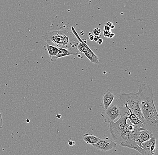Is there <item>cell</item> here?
Instances as JSON below:
<instances>
[{
  "mask_svg": "<svg viewBox=\"0 0 158 155\" xmlns=\"http://www.w3.org/2000/svg\"><path fill=\"white\" fill-rule=\"evenodd\" d=\"M137 95L144 117L143 128L151 132L158 139V115L153 100L152 88L150 85L142 83L139 85Z\"/></svg>",
  "mask_w": 158,
  "mask_h": 155,
  "instance_id": "obj_1",
  "label": "cell"
},
{
  "mask_svg": "<svg viewBox=\"0 0 158 155\" xmlns=\"http://www.w3.org/2000/svg\"><path fill=\"white\" fill-rule=\"evenodd\" d=\"M42 38L45 42L54 43L58 48L69 49L79 55L77 46L79 41L73 33L68 31H46Z\"/></svg>",
  "mask_w": 158,
  "mask_h": 155,
  "instance_id": "obj_2",
  "label": "cell"
},
{
  "mask_svg": "<svg viewBox=\"0 0 158 155\" xmlns=\"http://www.w3.org/2000/svg\"><path fill=\"white\" fill-rule=\"evenodd\" d=\"M114 100L119 106L126 109H130L140 121L144 122V117L139 107L137 93H119L116 95Z\"/></svg>",
  "mask_w": 158,
  "mask_h": 155,
  "instance_id": "obj_3",
  "label": "cell"
},
{
  "mask_svg": "<svg viewBox=\"0 0 158 155\" xmlns=\"http://www.w3.org/2000/svg\"><path fill=\"white\" fill-rule=\"evenodd\" d=\"M128 110L118 105L115 100L106 109H104L101 116L104 118V121L106 123L113 122L121 115L126 116Z\"/></svg>",
  "mask_w": 158,
  "mask_h": 155,
  "instance_id": "obj_4",
  "label": "cell"
},
{
  "mask_svg": "<svg viewBox=\"0 0 158 155\" xmlns=\"http://www.w3.org/2000/svg\"><path fill=\"white\" fill-rule=\"evenodd\" d=\"M128 120V116L121 115L116 122L113 121L109 123L110 134L113 141L117 145H120L121 135Z\"/></svg>",
  "mask_w": 158,
  "mask_h": 155,
  "instance_id": "obj_5",
  "label": "cell"
},
{
  "mask_svg": "<svg viewBox=\"0 0 158 155\" xmlns=\"http://www.w3.org/2000/svg\"><path fill=\"white\" fill-rule=\"evenodd\" d=\"M158 139L154 136L149 141L138 146L134 149L140 153L142 155H158Z\"/></svg>",
  "mask_w": 158,
  "mask_h": 155,
  "instance_id": "obj_6",
  "label": "cell"
},
{
  "mask_svg": "<svg viewBox=\"0 0 158 155\" xmlns=\"http://www.w3.org/2000/svg\"><path fill=\"white\" fill-rule=\"evenodd\" d=\"M72 29L73 33L79 41V43L77 46L78 50L81 53H84L86 57L88 58L89 61H90L91 63H94V64L98 63L99 62V59L98 56L89 48L86 42H84L83 40L81 39L75 31V30L73 27H72Z\"/></svg>",
  "mask_w": 158,
  "mask_h": 155,
  "instance_id": "obj_7",
  "label": "cell"
},
{
  "mask_svg": "<svg viewBox=\"0 0 158 155\" xmlns=\"http://www.w3.org/2000/svg\"><path fill=\"white\" fill-rule=\"evenodd\" d=\"M128 128L129 132L128 139L121 143L119 145L134 149V148L138 146L136 143V139L140 135L141 131L145 130V129L132 124H129Z\"/></svg>",
  "mask_w": 158,
  "mask_h": 155,
  "instance_id": "obj_8",
  "label": "cell"
},
{
  "mask_svg": "<svg viewBox=\"0 0 158 155\" xmlns=\"http://www.w3.org/2000/svg\"><path fill=\"white\" fill-rule=\"evenodd\" d=\"M117 144L108 138L99 139L98 142L92 145L94 148L103 152H107L115 148Z\"/></svg>",
  "mask_w": 158,
  "mask_h": 155,
  "instance_id": "obj_9",
  "label": "cell"
},
{
  "mask_svg": "<svg viewBox=\"0 0 158 155\" xmlns=\"http://www.w3.org/2000/svg\"><path fill=\"white\" fill-rule=\"evenodd\" d=\"M115 96L110 89H108L104 94L100 106L103 109L107 108L113 102Z\"/></svg>",
  "mask_w": 158,
  "mask_h": 155,
  "instance_id": "obj_10",
  "label": "cell"
},
{
  "mask_svg": "<svg viewBox=\"0 0 158 155\" xmlns=\"http://www.w3.org/2000/svg\"><path fill=\"white\" fill-rule=\"evenodd\" d=\"M71 55H78L76 53L70 51L69 49L64 48H58V52L56 56L50 58V61L52 63H54L59 58H64Z\"/></svg>",
  "mask_w": 158,
  "mask_h": 155,
  "instance_id": "obj_11",
  "label": "cell"
},
{
  "mask_svg": "<svg viewBox=\"0 0 158 155\" xmlns=\"http://www.w3.org/2000/svg\"><path fill=\"white\" fill-rule=\"evenodd\" d=\"M153 136V134L147 130H143L141 131L140 135L136 140V143L138 146H141V144L144 142L149 141Z\"/></svg>",
  "mask_w": 158,
  "mask_h": 155,
  "instance_id": "obj_12",
  "label": "cell"
},
{
  "mask_svg": "<svg viewBox=\"0 0 158 155\" xmlns=\"http://www.w3.org/2000/svg\"><path fill=\"white\" fill-rule=\"evenodd\" d=\"M127 110H129V112H130L129 115L128 116V118L130 122H131V124L134 125V126L143 128V122L140 121L138 116H136L134 113H133L130 109H127Z\"/></svg>",
  "mask_w": 158,
  "mask_h": 155,
  "instance_id": "obj_13",
  "label": "cell"
},
{
  "mask_svg": "<svg viewBox=\"0 0 158 155\" xmlns=\"http://www.w3.org/2000/svg\"><path fill=\"white\" fill-rule=\"evenodd\" d=\"M83 139L87 144L93 145L98 142L99 138L92 134H85L83 135Z\"/></svg>",
  "mask_w": 158,
  "mask_h": 155,
  "instance_id": "obj_14",
  "label": "cell"
},
{
  "mask_svg": "<svg viewBox=\"0 0 158 155\" xmlns=\"http://www.w3.org/2000/svg\"><path fill=\"white\" fill-rule=\"evenodd\" d=\"M43 48L45 50H47L48 53H49V56L50 58L56 56V54L58 53V48L56 46L46 44V45H44Z\"/></svg>",
  "mask_w": 158,
  "mask_h": 155,
  "instance_id": "obj_15",
  "label": "cell"
},
{
  "mask_svg": "<svg viewBox=\"0 0 158 155\" xmlns=\"http://www.w3.org/2000/svg\"><path fill=\"white\" fill-rule=\"evenodd\" d=\"M93 32L94 34V35L95 36V35L98 36V35L101 34V30L98 28V27H96L94 29Z\"/></svg>",
  "mask_w": 158,
  "mask_h": 155,
  "instance_id": "obj_16",
  "label": "cell"
},
{
  "mask_svg": "<svg viewBox=\"0 0 158 155\" xmlns=\"http://www.w3.org/2000/svg\"><path fill=\"white\" fill-rule=\"evenodd\" d=\"M111 33L110 31L104 30L103 31V36L105 37H107L108 38L109 36L110 35Z\"/></svg>",
  "mask_w": 158,
  "mask_h": 155,
  "instance_id": "obj_17",
  "label": "cell"
},
{
  "mask_svg": "<svg viewBox=\"0 0 158 155\" xmlns=\"http://www.w3.org/2000/svg\"><path fill=\"white\" fill-rule=\"evenodd\" d=\"M3 127V126L2 118V114L0 112V129H2Z\"/></svg>",
  "mask_w": 158,
  "mask_h": 155,
  "instance_id": "obj_18",
  "label": "cell"
},
{
  "mask_svg": "<svg viewBox=\"0 0 158 155\" xmlns=\"http://www.w3.org/2000/svg\"><path fill=\"white\" fill-rule=\"evenodd\" d=\"M68 142H69V145L70 146H73L75 145V144H76V143H75V141H74L69 140Z\"/></svg>",
  "mask_w": 158,
  "mask_h": 155,
  "instance_id": "obj_19",
  "label": "cell"
},
{
  "mask_svg": "<svg viewBox=\"0 0 158 155\" xmlns=\"http://www.w3.org/2000/svg\"><path fill=\"white\" fill-rule=\"evenodd\" d=\"M96 42L99 45H101V44H102V43H103V39L99 38V39Z\"/></svg>",
  "mask_w": 158,
  "mask_h": 155,
  "instance_id": "obj_20",
  "label": "cell"
},
{
  "mask_svg": "<svg viewBox=\"0 0 158 155\" xmlns=\"http://www.w3.org/2000/svg\"><path fill=\"white\" fill-rule=\"evenodd\" d=\"M94 36L92 35H89L88 37L89 40L90 41H94Z\"/></svg>",
  "mask_w": 158,
  "mask_h": 155,
  "instance_id": "obj_21",
  "label": "cell"
},
{
  "mask_svg": "<svg viewBox=\"0 0 158 155\" xmlns=\"http://www.w3.org/2000/svg\"><path fill=\"white\" fill-rule=\"evenodd\" d=\"M100 37H99L98 36H97V35H95V36H94V40L95 41V42H97L98 41V40L99 39Z\"/></svg>",
  "mask_w": 158,
  "mask_h": 155,
  "instance_id": "obj_22",
  "label": "cell"
},
{
  "mask_svg": "<svg viewBox=\"0 0 158 155\" xmlns=\"http://www.w3.org/2000/svg\"><path fill=\"white\" fill-rule=\"evenodd\" d=\"M110 28L109 27L105 25L104 27V30L110 31Z\"/></svg>",
  "mask_w": 158,
  "mask_h": 155,
  "instance_id": "obj_23",
  "label": "cell"
},
{
  "mask_svg": "<svg viewBox=\"0 0 158 155\" xmlns=\"http://www.w3.org/2000/svg\"><path fill=\"white\" fill-rule=\"evenodd\" d=\"M114 35H115V34L111 32L110 35L109 36L108 38H110V39H112V38H113V37H114Z\"/></svg>",
  "mask_w": 158,
  "mask_h": 155,
  "instance_id": "obj_24",
  "label": "cell"
},
{
  "mask_svg": "<svg viewBox=\"0 0 158 155\" xmlns=\"http://www.w3.org/2000/svg\"><path fill=\"white\" fill-rule=\"evenodd\" d=\"M113 24H112V22H106V25L107 26L109 27H110Z\"/></svg>",
  "mask_w": 158,
  "mask_h": 155,
  "instance_id": "obj_25",
  "label": "cell"
},
{
  "mask_svg": "<svg viewBox=\"0 0 158 155\" xmlns=\"http://www.w3.org/2000/svg\"><path fill=\"white\" fill-rule=\"evenodd\" d=\"M114 27H114V25H112L111 26V27H110V29H114Z\"/></svg>",
  "mask_w": 158,
  "mask_h": 155,
  "instance_id": "obj_26",
  "label": "cell"
},
{
  "mask_svg": "<svg viewBox=\"0 0 158 155\" xmlns=\"http://www.w3.org/2000/svg\"><path fill=\"white\" fill-rule=\"evenodd\" d=\"M26 122H30V121H29V119H27L26 120Z\"/></svg>",
  "mask_w": 158,
  "mask_h": 155,
  "instance_id": "obj_27",
  "label": "cell"
}]
</instances>
